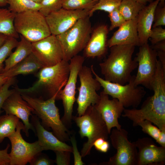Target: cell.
I'll list each match as a JSON object with an SVG mask.
<instances>
[{
	"mask_svg": "<svg viewBox=\"0 0 165 165\" xmlns=\"http://www.w3.org/2000/svg\"><path fill=\"white\" fill-rule=\"evenodd\" d=\"M9 5L8 9L15 13L28 10H39L41 7L40 4L31 0H6Z\"/></svg>",
	"mask_w": 165,
	"mask_h": 165,
	"instance_id": "83f0119b",
	"label": "cell"
},
{
	"mask_svg": "<svg viewBox=\"0 0 165 165\" xmlns=\"http://www.w3.org/2000/svg\"><path fill=\"white\" fill-rule=\"evenodd\" d=\"M135 47L128 45L110 48L109 55L99 64L105 79L122 85L130 81L132 76L131 73L138 66V63L132 59Z\"/></svg>",
	"mask_w": 165,
	"mask_h": 165,
	"instance_id": "7a4b0ae2",
	"label": "cell"
},
{
	"mask_svg": "<svg viewBox=\"0 0 165 165\" xmlns=\"http://www.w3.org/2000/svg\"><path fill=\"white\" fill-rule=\"evenodd\" d=\"M123 0H99L90 10L89 16H92L97 10H101L109 13L117 8Z\"/></svg>",
	"mask_w": 165,
	"mask_h": 165,
	"instance_id": "f546056e",
	"label": "cell"
},
{
	"mask_svg": "<svg viewBox=\"0 0 165 165\" xmlns=\"http://www.w3.org/2000/svg\"><path fill=\"white\" fill-rule=\"evenodd\" d=\"M160 0H155L145 6L137 17V27L140 46L148 43L154 22L155 9Z\"/></svg>",
	"mask_w": 165,
	"mask_h": 165,
	"instance_id": "7402d4cb",
	"label": "cell"
},
{
	"mask_svg": "<svg viewBox=\"0 0 165 165\" xmlns=\"http://www.w3.org/2000/svg\"><path fill=\"white\" fill-rule=\"evenodd\" d=\"M165 25V6H161L158 5L154 11L153 24L152 28Z\"/></svg>",
	"mask_w": 165,
	"mask_h": 165,
	"instance_id": "8d00e7d4",
	"label": "cell"
},
{
	"mask_svg": "<svg viewBox=\"0 0 165 165\" xmlns=\"http://www.w3.org/2000/svg\"><path fill=\"white\" fill-rule=\"evenodd\" d=\"M15 91L6 100L2 109L6 114L15 116L21 119L25 126L24 132L28 137L29 130H32L35 132V129L29 122V118L31 115L33 109L28 103L22 98L20 93Z\"/></svg>",
	"mask_w": 165,
	"mask_h": 165,
	"instance_id": "ac0fdd59",
	"label": "cell"
},
{
	"mask_svg": "<svg viewBox=\"0 0 165 165\" xmlns=\"http://www.w3.org/2000/svg\"><path fill=\"white\" fill-rule=\"evenodd\" d=\"M94 1H95V2H97L99 0H93Z\"/></svg>",
	"mask_w": 165,
	"mask_h": 165,
	"instance_id": "816d5d0a",
	"label": "cell"
},
{
	"mask_svg": "<svg viewBox=\"0 0 165 165\" xmlns=\"http://www.w3.org/2000/svg\"><path fill=\"white\" fill-rule=\"evenodd\" d=\"M7 4L6 0H0V7L6 6Z\"/></svg>",
	"mask_w": 165,
	"mask_h": 165,
	"instance_id": "c3c4849f",
	"label": "cell"
},
{
	"mask_svg": "<svg viewBox=\"0 0 165 165\" xmlns=\"http://www.w3.org/2000/svg\"><path fill=\"white\" fill-rule=\"evenodd\" d=\"M40 152L36 154L29 162L31 165H50L55 161L50 159L45 154Z\"/></svg>",
	"mask_w": 165,
	"mask_h": 165,
	"instance_id": "74e56055",
	"label": "cell"
},
{
	"mask_svg": "<svg viewBox=\"0 0 165 165\" xmlns=\"http://www.w3.org/2000/svg\"><path fill=\"white\" fill-rule=\"evenodd\" d=\"M110 134L112 145L116 152L108 161L101 164L137 165L138 149L135 142L129 141L127 131L122 128L119 130L116 128L112 130Z\"/></svg>",
	"mask_w": 165,
	"mask_h": 165,
	"instance_id": "9c48e42d",
	"label": "cell"
},
{
	"mask_svg": "<svg viewBox=\"0 0 165 165\" xmlns=\"http://www.w3.org/2000/svg\"><path fill=\"white\" fill-rule=\"evenodd\" d=\"M69 72V63L63 59L55 65L40 69L37 74L38 79L31 87L26 89L17 88L16 90L20 94H25L43 88L51 97L56 94L58 95L65 85Z\"/></svg>",
	"mask_w": 165,
	"mask_h": 165,
	"instance_id": "5b68a950",
	"label": "cell"
},
{
	"mask_svg": "<svg viewBox=\"0 0 165 165\" xmlns=\"http://www.w3.org/2000/svg\"><path fill=\"white\" fill-rule=\"evenodd\" d=\"M145 6L135 0H123L118 8L127 21L136 18L139 12Z\"/></svg>",
	"mask_w": 165,
	"mask_h": 165,
	"instance_id": "4316f807",
	"label": "cell"
},
{
	"mask_svg": "<svg viewBox=\"0 0 165 165\" xmlns=\"http://www.w3.org/2000/svg\"><path fill=\"white\" fill-rule=\"evenodd\" d=\"M14 26L18 34L31 43L51 35L45 17L38 10H30L16 13Z\"/></svg>",
	"mask_w": 165,
	"mask_h": 165,
	"instance_id": "ba28073f",
	"label": "cell"
},
{
	"mask_svg": "<svg viewBox=\"0 0 165 165\" xmlns=\"http://www.w3.org/2000/svg\"><path fill=\"white\" fill-rule=\"evenodd\" d=\"M158 5L161 6H165V0H160Z\"/></svg>",
	"mask_w": 165,
	"mask_h": 165,
	"instance_id": "681fc988",
	"label": "cell"
},
{
	"mask_svg": "<svg viewBox=\"0 0 165 165\" xmlns=\"http://www.w3.org/2000/svg\"><path fill=\"white\" fill-rule=\"evenodd\" d=\"M35 3L40 4L42 0H31Z\"/></svg>",
	"mask_w": 165,
	"mask_h": 165,
	"instance_id": "f907efd6",
	"label": "cell"
},
{
	"mask_svg": "<svg viewBox=\"0 0 165 165\" xmlns=\"http://www.w3.org/2000/svg\"><path fill=\"white\" fill-rule=\"evenodd\" d=\"M137 18L126 21L107 41L108 48L115 45H131L140 46L137 31Z\"/></svg>",
	"mask_w": 165,
	"mask_h": 165,
	"instance_id": "44dd1931",
	"label": "cell"
},
{
	"mask_svg": "<svg viewBox=\"0 0 165 165\" xmlns=\"http://www.w3.org/2000/svg\"><path fill=\"white\" fill-rule=\"evenodd\" d=\"M135 142L138 149L137 165L165 164V147L157 146L148 137L139 138Z\"/></svg>",
	"mask_w": 165,
	"mask_h": 165,
	"instance_id": "e0dca14e",
	"label": "cell"
},
{
	"mask_svg": "<svg viewBox=\"0 0 165 165\" xmlns=\"http://www.w3.org/2000/svg\"><path fill=\"white\" fill-rule=\"evenodd\" d=\"M140 46L139 51L134 59L138 63L134 83L136 86L141 85L152 90L158 60L157 52L148 43Z\"/></svg>",
	"mask_w": 165,
	"mask_h": 165,
	"instance_id": "7c38bea8",
	"label": "cell"
},
{
	"mask_svg": "<svg viewBox=\"0 0 165 165\" xmlns=\"http://www.w3.org/2000/svg\"><path fill=\"white\" fill-rule=\"evenodd\" d=\"M31 123L34 127L38 141L44 150L66 151L72 152V147L58 139L52 132L47 130L42 125L39 118L31 115Z\"/></svg>",
	"mask_w": 165,
	"mask_h": 165,
	"instance_id": "ffe728a7",
	"label": "cell"
},
{
	"mask_svg": "<svg viewBox=\"0 0 165 165\" xmlns=\"http://www.w3.org/2000/svg\"><path fill=\"white\" fill-rule=\"evenodd\" d=\"M16 116L10 114L0 116V143L6 137L14 132L20 121Z\"/></svg>",
	"mask_w": 165,
	"mask_h": 165,
	"instance_id": "484cf974",
	"label": "cell"
},
{
	"mask_svg": "<svg viewBox=\"0 0 165 165\" xmlns=\"http://www.w3.org/2000/svg\"><path fill=\"white\" fill-rule=\"evenodd\" d=\"M157 57L159 58V60L162 64L163 68L165 69V51L158 50L156 51Z\"/></svg>",
	"mask_w": 165,
	"mask_h": 165,
	"instance_id": "ee69618b",
	"label": "cell"
},
{
	"mask_svg": "<svg viewBox=\"0 0 165 165\" xmlns=\"http://www.w3.org/2000/svg\"><path fill=\"white\" fill-rule=\"evenodd\" d=\"M97 2L93 0H63L62 8L71 10H90Z\"/></svg>",
	"mask_w": 165,
	"mask_h": 165,
	"instance_id": "4dcf8cb0",
	"label": "cell"
},
{
	"mask_svg": "<svg viewBox=\"0 0 165 165\" xmlns=\"http://www.w3.org/2000/svg\"><path fill=\"white\" fill-rule=\"evenodd\" d=\"M31 45L32 53L44 67L55 65L64 59L61 46L55 35H51Z\"/></svg>",
	"mask_w": 165,
	"mask_h": 165,
	"instance_id": "5bb4252c",
	"label": "cell"
},
{
	"mask_svg": "<svg viewBox=\"0 0 165 165\" xmlns=\"http://www.w3.org/2000/svg\"><path fill=\"white\" fill-rule=\"evenodd\" d=\"M14 80V77L10 78L0 87V114L3 112L1 109L5 101L16 90L9 89V87L13 84Z\"/></svg>",
	"mask_w": 165,
	"mask_h": 165,
	"instance_id": "836d02e7",
	"label": "cell"
},
{
	"mask_svg": "<svg viewBox=\"0 0 165 165\" xmlns=\"http://www.w3.org/2000/svg\"><path fill=\"white\" fill-rule=\"evenodd\" d=\"M92 73L103 89V91L113 98L117 99L125 108H136L140 104L146 92L143 87L136 86L135 75L127 84L122 85L107 81L99 76L91 67Z\"/></svg>",
	"mask_w": 165,
	"mask_h": 165,
	"instance_id": "52a82bcc",
	"label": "cell"
},
{
	"mask_svg": "<svg viewBox=\"0 0 165 165\" xmlns=\"http://www.w3.org/2000/svg\"><path fill=\"white\" fill-rule=\"evenodd\" d=\"M109 28L105 24L100 25L92 30L89 39L84 50L85 57H101L104 55L108 47L107 38Z\"/></svg>",
	"mask_w": 165,
	"mask_h": 165,
	"instance_id": "d6986e66",
	"label": "cell"
},
{
	"mask_svg": "<svg viewBox=\"0 0 165 165\" xmlns=\"http://www.w3.org/2000/svg\"><path fill=\"white\" fill-rule=\"evenodd\" d=\"M80 86L79 94L76 99L78 116L83 115L90 105H94L98 102L100 95L97 91L101 86L99 82L94 77L91 67L83 66L78 74Z\"/></svg>",
	"mask_w": 165,
	"mask_h": 165,
	"instance_id": "4fadbf2b",
	"label": "cell"
},
{
	"mask_svg": "<svg viewBox=\"0 0 165 165\" xmlns=\"http://www.w3.org/2000/svg\"><path fill=\"white\" fill-rule=\"evenodd\" d=\"M137 2L143 4L144 5H146L148 3H150L153 1V0H135Z\"/></svg>",
	"mask_w": 165,
	"mask_h": 165,
	"instance_id": "7dc6e473",
	"label": "cell"
},
{
	"mask_svg": "<svg viewBox=\"0 0 165 165\" xmlns=\"http://www.w3.org/2000/svg\"><path fill=\"white\" fill-rule=\"evenodd\" d=\"M25 126L19 121L15 131L7 138L10 141L11 149L9 155L10 165H25L29 163L37 154L43 149L38 141L30 143L23 138L21 130L24 131Z\"/></svg>",
	"mask_w": 165,
	"mask_h": 165,
	"instance_id": "8fae6325",
	"label": "cell"
},
{
	"mask_svg": "<svg viewBox=\"0 0 165 165\" xmlns=\"http://www.w3.org/2000/svg\"><path fill=\"white\" fill-rule=\"evenodd\" d=\"M152 47L156 51L161 50L165 51V40L160 41L153 45V47Z\"/></svg>",
	"mask_w": 165,
	"mask_h": 165,
	"instance_id": "7bdbcfd3",
	"label": "cell"
},
{
	"mask_svg": "<svg viewBox=\"0 0 165 165\" xmlns=\"http://www.w3.org/2000/svg\"><path fill=\"white\" fill-rule=\"evenodd\" d=\"M149 38L152 45L165 40V29L161 26L152 28Z\"/></svg>",
	"mask_w": 165,
	"mask_h": 165,
	"instance_id": "d590c367",
	"label": "cell"
},
{
	"mask_svg": "<svg viewBox=\"0 0 165 165\" xmlns=\"http://www.w3.org/2000/svg\"><path fill=\"white\" fill-rule=\"evenodd\" d=\"M72 119L79 128L80 137H86L88 139L83 144L81 151L82 157L90 153L96 139L102 138L108 140L109 134L106 124L94 105L89 106L83 115L72 117Z\"/></svg>",
	"mask_w": 165,
	"mask_h": 165,
	"instance_id": "277c9868",
	"label": "cell"
},
{
	"mask_svg": "<svg viewBox=\"0 0 165 165\" xmlns=\"http://www.w3.org/2000/svg\"><path fill=\"white\" fill-rule=\"evenodd\" d=\"M118 8L108 13V17L111 22V25L109 28V31H111L117 27H119L126 21Z\"/></svg>",
	"mask_w": 165,
	"mask_h": 165,
	"instance_id": "e575fe53",
	"label": "cell"
},
{
	"mask_svg": "<svg viewBox=\"0 0 165 165\" xmlns=\"http://www.w3.org/2000/svg\"><path fill=\"white\" fill-rule=\"evenodd\" d=\"M56 155L55 162L58 165H68L70 163L71 152L66 151H54Z\"/></svg>",
	"mask_w": 165,
	"mask_h": 165,
	"instance_id": "f35d334b",
	"label": "cell"
},
{
	"mask_svg": "<svg viewBox=\"0 0 165 165\" xmlns=\"http://www.w3.org/2000/svg\"><path fill=\"white\" fill-rule=\"evenodd\" d=\"M16 39L14 37L8 36L4 43L0 47V73H2L3 70L4 62L18 44V42Z\"/></svg>",
	"mask_w": 165,
	"mask_h": 165,
	"instance_id": "f1b7e54d",
	"label": "cell"
},
{
	"mask_svg": "<svg viewBox=\"0 0 165 165\" xmlns=\"http://www.w3.org/2000/svg\"><path fill=\"white\" fill-rule=\"evenodd\" d=\"M152 123L149 120H145L138 123L137 126L141 127L144 133L149 135L157 142L163 133L165 132V130H161Z\"/></svg>",
	"mask_w": 165,
	"mask_h": 165,
	"instance_id": "1f68e13d",
	"label": "cell"
},
{
	"mask_svg": "<svg viewBox=\"0 0 165 165\" xmlns=\"http://www.w3.org/2000/svg\"><path fill=\"white\" fill-rule=\"evenodd\" d=\"M93 146L97 151L105 153L109 150L110 144L107 140L102 138H100L95 141L93 143Z\"/></svg>",
	"mask_w": 165,
	"mask_h": 165,
	"instance_id": "60d3db41",
	"label": "cell"
},
{
	"mask_svg": "<svg viewBox=\"0 0 165 165\" xmlns=\"http://www.w3.org/2000/svg\"><path fill=\"white\" fill-rule=\"evenodd\" d=\"M63 0H42L39 12L45 17L62 8Z\"/></svg>",
	"mask_w": 165,
	"mask_h": 165,
	"instance_id": "d6a6232c",
	"label": "cell"
},
{
	"mask_svg": "<svg viewBox=\"0 0 165 165\" xmlns=\"http://www.w3.org/2000/svg\"><path fill=\"white\" fill-rule=\"evenodd\" d=\"M18 42L15 50L11 52L5 61L2 72H4L22 61L32 53L31 42L22 36Z\"/></svg>",
	"mask_w": 165,
	"mask_h": 165,
	"instance_id": "cb8c5ba5",
	"label": "cell"
},
{
	"mask_svg": "<svg viewBox=\"0 0 165 165\" xmlns=\"http://www.w3.org/2000/svg\"><path fill=\"white\" fill-rule=\"evenodd\" d=\"M10 146L8 144L6 148L4 149L0 150V165H9L10 164V158L8 152Z\"/></svg>",
	"mask_w": 165,
	"mask_h": 165,
	"instance_id": "b9f144b4",
	"label": "cell"
},
{
	"mask_svg": "<svg viewBox=\"0 0 165 165\" xmlns=\"http://www.w3.org/2000/svg\"><path fill=\"white\" fill-rule=\"evenodd\" d=\"M9 78L7 77L4 73H0V87L4 84Z\"/></svg>",
	"mask_w": 165,
	"mask_h": 165,
	"instance_id": "f6af8a7d",
	"label": "cell"
},
{
	"mask_svg": "<svg viewBox=\"0 0 165 165\" xmlns=\"http://www.w3.org/2000/svg\"><path fill=\"white\" fill-rule=\"evenodd\" d=\"M70 141L72 144V152L74 157V165H82L84 163L82 160V156L80 154L77 147L76 141L74 136L71 137Z\"/></svg>",
	"mask_w": 165,
	"mask_h": 165,
	"instance_id": "ab89813d",
	"label": "cell"
},
{
	"mask_svg": "<svg viewBox=\"0 0 165 165\" xmlns=\"http://www.w3.org/2000/svg\"><path fill=\"white\" fill-rule=\"evenodd\" d=\"M94 106L101 114L109 134L112 128L116 127L118 130L122 128L118 119L125 108L117 99H109V95L102 91L98 102Z\"/></svg>",
	"mask_w": 165,
	"mask_h": 165,
	"instance_id": "2e32d148",
	"label": "cell"
},
{
	"mask_svg": "<svg viewBox=\"0 0 165 165\" xmlns=\"http://www.w3.org/2000/svg\"><path fill=\"white\" fill-rule=\"evenodd\" d=\"M90 10H71L62 8L51 13L45 17L51 35L57 36L65 32L79 20L89 16Z\"/></svg>",
	"mask_w": 165,
	"mask_h": 165,
	"instance_id": "9a60e30c",
	"label": "cell"
},
{
	"mask_svg": "<svg viewBox=\"0 0 165 165\" xmlns=\"http://www.w3.org/2000/svg\"><path fill=\"white\" fill-rule=\"evenodd\" d=\"M85 61L84 56L77 55L69 61L70 72L67 82L63 89L59 93L57 100L62 101L64 115L61 119L65 124H70L72 119V113L75 95L77 79L79 72L83 66Z\"/></svg>",
	"mask_w": 165,
	"mask_h": 165,
	"instance_id": "30bf717a",
	"label": "cell"
},
{
	"mask_svg": "<svg viewBox=\"0 0 165 165\" xmlns=\"http://www.w3.org/2000/svg\"><path fill=\"white\" fill-rule=\"evenodd\" d=\"M43 67L41 63L31 53L22 61L2 73H4L7 77L10 78L20 74H30Z\"/></svg>",
	"mask_w": 165,
	"mask_h": 165,
	"instance_id": "603a6c76",
	"label": "cell"
},
{
	"mask_svg": "<svg viewBox=\"0 0 165 165\" xmlns=\"http://www.w3.org/2000/svg\"><path fill=\"white\" fill-rule=\"evenodd\" d=\"M8 37L5 35L0 33V47L4 43Z\"/></svg>",
	"mask_w": 165,
	"mask_h": 165,
	"instance_id": "bcb514c9",
	"label": "cell"
},
{
	"mask_svg": "<svg viewBox=\"0 0 165 165\" xmlns=\"http://www.w3.org/2000/svg\"><path fill=\"white\" fill-rule=\"evenodd\" d=\"M152 90L153 95L145 100L140 108H125L121 116L131 121L134 127L147 120L161 130H165V69L159 60Z\"/></svg>",
	"mask_w": 165,
	"mask_h": 165,
	"instance_id": "6da1fadb",
	"label": "cell"
},
{
	"mask_svg": "<svg viewBox=\"0 0 165 165\" xmlns=\"http://www.w3.org/2000/svg\"><path fill=\"white\" fill-rule=\"evenodd\" d=\"M20 94L23 99L33 109L32 113L41 120V123L45 128H51L53 134L63 142L69 140V131L60 118L59 109L55 103L58 94L45 100Z\"/></svg>",
	"mask_w": 165,
	"mask_h": 165,
	"instance_id": "3957f363",
	"label": "cell"
},
{
	"mask_svg": "<svg viewBox=\"0 0 165 165\" xmlns=\"http://www.w3.org/2000/svg\"><path fill=\"white\" fill-rule=\"evenodd\" d=\"M87 16L79 20L64 33L56 36L61 46L64 60H70L85 48L92 31L91 24Z\"/></svg>",
	"mask_w": 165,
	"mask_h": 165,
	"instance_id": "8992f818",
	"label": "cell"
},
{
	"mask_svg": "<svg viewBox=\"0 0 165 165\" xmlns=\"http://www.w3.org/2000/svg\"><path fill=\"white\" fill-rule=\"evenodd\" d=\"M16 14L8 9L0 7V33L16 38L19 37L14 26Z\"/></svg>",
	"mask_w": 165,
	"mask_h": 165,
	"instance_id": "d4e9b609",
	"label": "cell"
}]
</instances>
